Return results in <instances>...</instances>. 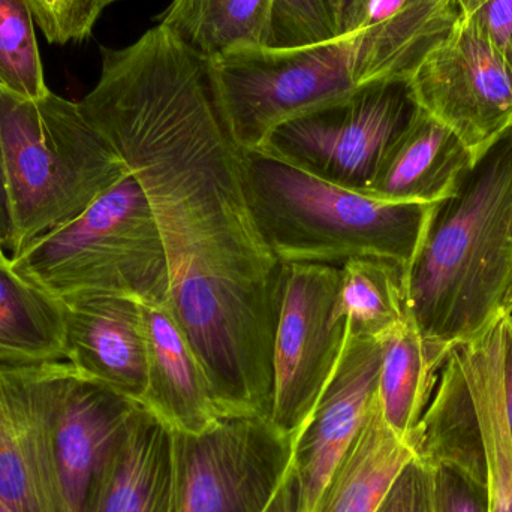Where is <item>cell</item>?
Listing matches in <instances>:
<instances>
[{"label": "cell", "instance_id": "36", "mask_svg": "<svg viewBox=\"0 0 512 512\" xmlns=\"http://www.w3.org/2000/svg\"><path fill=\"white\" fill-rule=\"evenodd\" d=\"M511 310H512V300H511Z\"/></svg>", "mask_w": 512, "mask_h": 512}, {"label": "cell", "instance_id": "25", "mask_svg": "<svg viewBox=\"0 0 512 512\" xmlns=\"http://www.w3.org/2000/svg\"><path fill=\"white\" fill-rule=\"evenodd\" d=\"M33 23L24 0H0V87L20 98L39 101L50 89Z\"/></svg>", "mask_w": 512, "mask_h": 512}, {"label": "cell", "instance_id": "17", "mask_svg": "<svg viewBox=\"0 0 512 512\" xmlns=\"http://www.w3.org/2000/svg\"><path fill=\"white\" fill-rule=\"evenodd\" d=\"M0 501L12 512H63L48 465L35 367L0 369Z\"/></svg>", "mask_w": 512, "mask_h": 512}, {"label": "cell", "instance_id": "4", "mask_svg": "<svg viewBox=\"0 0 512 512\" xmlns=\"http://www.w3.org/2000/svg\"><path fill=\"white\" fill-rule=\"evenodd\" d=\"M0 153L11 258L74 221L129 171L78 102L51 90L30 101L0 87Z\"/></svg>", "mask_w": 512, "mask_h": 512}, {"label": "cell", "instance_id": "18", "mask_svg": "<svg viewBox=\"0 0 512 512\" xmlns=\"http://www.w3.org/2000/svg\"><path fill=\"white\" fill-rule=\"evenodd\" d=\"M475 156L423 108L382 159L366 194L390 203L435 204L456 188Z\"/></svg>", "mask_w": 512, "mask_h": 512}, {"label": "cell", "instance_id": "3", "mask_svg": "<svg viewBox=\"0 0 512 512\" xmlns=\"http://www.w3.org/2000/svg\"><path fill=\"white\" fill-rule=\"evenodd\" d=\"M243 176L259 233L282 264L382 258L406 271L432 210L334 185L261 150H243Z\"/></svg>", "mask_w": 512, "mask_h": 512}, {"label": "cell", "instance_id": "26", "mask_svg": "<svg viewBox=\"0 0 512 512\" xmlns=\"http://www.w3.org/2000/svg\"><path fill=\"white\" fill-rule=\"evenodd\" d=\"M355 0H273L271 47L295 48L345 38Z\"/></svg>", "mask_w": 512, "mask_h": 512}, {"label": "cell", "instance_id": "13", "mask_svg": "<svg viewBox=\"0 0 512 512\" xmlns=\"http://www.w3.org/2000/svg\"><path fill=\"white\" fill-rule=\"evenodd\" d=\"M381 363L382 343L348 330L339 364L295 438L294 468L306 512L363 426L378 396Z\"/></svg>", "mask_w": 512, "mask_h": 512}, {"label": "cell", "instance_id": "33", "mask_svg": "<svg viewBox=\"0 0 512 512\" xmlns=\"http://www.w3.org/2000/svg\"><path fill=\"white\" fill-rule=\"evenodd\" d=\"M12 228L9 216L8 197H6L5 176H3L2 153H0V245L8 254L11 249Z\"/></svg>", "mask_w": 512, "mask_h": 512}, {"label": "cell", "instance_id": "27", "mask_svg": "<svg viewBox=\"0 0 512 512\" xmlns=\"http://www.w3.org/2000/svg\"><path fill=\"white\" fill-rule=\"evenodd\" d=\"M116 0H24L51 44L81 42L92 35L102 12Z\"/></svg>", "mask_w": 512, "mask_h": 512}, {"label": "cell", "instance_id": "29", "mask_svg": "<svg viewBox=\"0 0 512 512\" xmlns=\"http://www.w3.org/2000/svg\"><path fill=\"white\" fill-rule=\"evenodd\" d=\"M376 512H433V468L417 456L397 475Z\"/></svg>", "mask_w": 512, "mask_h": 512}, {"label": "cell", "instance_id": "8", "mask_svg": "<svg viewBox=\"0 0 512 512\" xmlns=\"http://www.w3.org/2000/svg\"><path fill=\"white\" fill-rule=\"evenodd\" d=\"M418 110L408 78L363 84L277 126L259 150L366 194L388 149Z\"/></svg>", "mask_w": 512, "mask_h": 512}, {"label": "cell", "instance_id": "10", "mask_svg": "<svg viewBox=\"0 0 512 512\" xmlns=\"http://www.w3.org/2000/svg\"><path fill=\"white\" fill-rule=\"evenodd\" d=\"M174 432L177 512H265L294 462L295 436L268 418L221 415Z\"/></svg>", "mask_w": 512, "mask_h": 512}, {"label": "cell", "instance_id": "30", "mask_svg": "<svg viewBox=\"0 0 512 512\" xmlns=\"http://www.w3.org/2000/svg\"><path fill=\"white\" fill-rule=\"evenodd\" d=\"M460 12L478 24L512 60V0H456Z\"/></svg>", "mask_w": 512, "mask_h": 512}, {"label": "cell", "instance_id": "35", "mask_svg": "<svg viewBox=\"0 0 512 512\" xmlns=\"http://www.w3.org/2000/svg\"><path fill=\"white\" fill-rule=\"evenodd\" d=\"M0 512H12L11 510H9L8 507H6L5 504H3L2 501H0Z\"/></svg>", "mask_w": 512, "mask_h": 512}, {"label": "cell", "instance_id": "24", "mask_svg": "<svg viewBox=\"0 0 512 512\" xmlns=\"http://www.w3.org/2000/svg\"><path fill=\"white\" fill-rule=\"evenodd\" d=\"M339 309L355 336L381 342L408 316L405 268L382 258L340 265Z\"/></svg>", "mask_w": 512, "mask_h": 512}, {"label": "cell", "instance_id": "7", "mask_svg": "<svg viewBox=\"0 0 512 512\" xmlns=\"http://www.w3.org/2000/svg\"><path fill=\"white\" fill-rule=\"evenodd\" d=\"M213 98L237 146L254 152L288 120L357 89L345 38L254 47L204 60Z\"/></svg>", "mask_w": 512, "mask_h": 512}, {"label": "cell", "instance_id": "5", "mask_svg": "<svg viewBox=\"0 0 512 512\" xmlns=\"http://www.w3.org/2000/svg\"><path fill=\"white\" fill-rule=\"evenodd\" d=\"M11 264L23 279L59 300L96 294L170 300L155 216L129 171L74 221L12 256Z\"/></svg>", "mask_w": 512, "mask_h": 512}, {"label": "cell", "instance_id": "1", "mask_svg": "<svg viewBox=\"0 0 512 512\" xmlns=\"http://www.w3.org/2000/svg\"><path fill=\"white\" fill-rule=\"evenodd\" d=\"M78 102L138 180L164 245L170 307L221 415L271 417L283 264L259 233L243 150L213 98L206 62L161 24L101 48Z\"/></svg>", "mask_w": 512, "mask_h": 512}, {"label": "cell", "instance_id": "20", "mask_svg": "<svg viewBox=\"0 0 512 512\" xmlns=\"http://www.w3.org/2000/svg\"><path fill=\"white\" fill-rule=\"evenodd\" d=\"M417 456V432L411 438L397 435L385 421L376 396L309 512L378 511L397 475Z\"/></svg>", "mask_w": 512, "mask_h": 512}, {"label": "cell", "instance_id": "6", "mask_svg": "<svg viewBox=\"0 0 512 512\" xmlns=\"http://www.w3.org/2000/svg\"><path fill=\"white\" fill-rule=\"evenodd\" d=\"M504 316L448 352L435 396L417 427L418 456L430 465L454 466L484 484L490 512H512Z\"/></svg>", "mask_w": 512, "mask_h": 512}, {"label": "cell", "instance_id": "21", "mask_svg": "<svg viewBox=\"0 0 512 512\" xmlns=\"http://www.w3.org/2000/svg\"><path fill=\"white\" fill-rule=\"evenodd\" d=\"M66 360L63 303L0 259V369Z\"/></svg>", "mask_w": 512, "mask_h": 512}, {"label": "cell", "instance_id": "22", "mask_svg": "<svg viewBox=\"0 0 512 512\" xmlns=\"http://www.w3.org/2000/svg\"><path fill=\"white\" fill-rule=\"evenodd\" d=\"M273 0H173L158 24L203 60L271 47Z\"/></svg>", "mask_w": 512, "mask_h": 512}, {"label": "cell", "instance_id": "28", "mask_svg": "<svg viewBox=\"0 0 512 512\" xmlns=\"http://www.w3.org/2000/svg\"><path fill=\"white\" fill-rule=\"evenodd\" d=\"M433 512H490L484 484L450 465H432Z\"/></svg>", "mask_w": 512, "mask_h": 512}, {"label": "cell", "instance_id": "2", "mask_svg": "<svg viewBox=\"0 0 512 512\" xmlns=\"http://www.w3.org/2000/svg\"><path fill=\"white\" fill-rule=\"evenodd\" d=\"M405 298L436 372L451 349L512 313V129L432 204Z\"/></svg>", "mask_w": 512, "mask_h": 512}, {"label": "cell", "instance_id": "23", "mask_svg": "<svg viewBox=\"0 0 512 512\" xmlns=\"http://www.w3.org/2000/svg\"><path fill=\"white\" fill-rule=\"evenodd\" d=\"M381 343L378 397L382 414L397 435L411 438L432 400L438 372L430 364L411 316H406Z\"/></svg>", "mask_w": 512, "mask_h": 512}, {"label": "cell", "instance_id": "9", "mask_svg": "<svg viewBox=\"0 0 512 512\" xmlns=\"http://www.w3.org/2000/svg\"><path fill=\"white\" fill-rule=\"evenodd\" d=\"M48 465L63 512H93L117 447L141 403L68 361L35 367Z\"/></svg>", "mask_w": 512, "mask_h": 512}, {"label": "cell", "instance_id": "15", "mask_svg": "<svg viewBox=\"0 0 512 512\" xmlns=\"http://www.w3.org/2000/svg\"><path fill=\"white\" fill-rule=\"evenodd\" d=\"M66 360L74 369L141 403L147 354L140 301L123 295L63 298Z\"/></svg>", "mask_w": 512, "mask_h": 512}, {"label": "cell", "instance_id": "31", "mask_svg": "<svg viewBox=\"0 0 512 512\" xmlns=\"http://www.w3.org/2000/svg\"><path fill=\"white\" fill-rule=\"evenodd\" d=\"M265 512H306L304 504L303 489H301L300 480H298L297 471L292 462L288 475L283 480L279 492L274 496L273 502Z\"/></svg>", "mask_w": 512, "mask_h": 512}, {"label": "cell", "instance_id": "14", "mask_svg": "<svg viewBox=\"0 0 512 512\" xmlns=\"http://www.w3.org/2000/svg\"><path fill=\"white\" fill-rule=\"evenodd\" d=\"M460 15L456 0H355L345 39L357 86L409 78Z\"/></svg>", "mask_w": 512, "mask_h": 512}, {"label": "cell", "instance_id": "34", "mask_svg": "<svg viewBox=\"0 0 512 512\" xmlns=\"http://www.w3.org/2000/svg\"><path fill=\"white\" fill-rule=\"evenodd\" d=\"M11 258L8 254H6L5 249L0 245V259Z\"/></svg>", "mask_w": 512, "mask_h": 512}, {"label": "cell", "instance_id": "32", "mask_svg": "<svg viewBox=\"0 0 512 512\" xmlns=\"http://www.w3.org/2000/svg\"><path fill=\"white\" fill-rule=\"evenodd\" d=\"M505 322V397H507L508 421L512 436V313L504 316Z\"/></svg>", "mask_w": 512, "mask_h": 512}, {"label": "cell", "instance_id": "16", "mask_svg": "<svg viewBox=\"0 0 512 512\" xmlns=\"http://www.w3.org/2000/svg\"><path fill=\"white\" fill-rule=\"evenodd\" d=\"M140 304L147 354V385L141 405L177 432H203L221 414L200 358L170 301Z\"/></svg>", "mask_w": 512, "mask_h": 512}, {"label": "cell", "instance_id": "19", "mask_svg": "<svg viewBox=\"0 0 512 512\" xmlns=\"http://www.w3.org/2000/svg\"><path fill=\"white\" fill-rule=\"evenodd\" d=\"M93 512H177L174 432L138 406Z\"/></svg>", "mask_w": 512, "mask_h": 512}, {"label": "cell", "instance_id": "11", "mask_svg": "<svg viewBox=\"0 0 512 512\" xmlns=\"http://www.w3.org/2000/svg\"><path fill=\"white\" fill-rule=\"evenodd\" d=\"M339 286L340 265L283 264L270 421L285 435L297 438L345 349Z\"/></svg>", "mask_w": 512, "mask_h": 512}, {"label": "cell", "instance_id": "12", "mask_svg": "<svg viewBox=\"0 0 512 512\" xmlns=\"http://www.w3.org/2000/svg\"><path fill=\"white\" fill-rule=\"evenodd\" d=\"M408 81L418 107L448 126L475 158L512 129V60L466 15Z\"/></svg>", "mask_w": 512, "mask_h": 512}]
</instances>
